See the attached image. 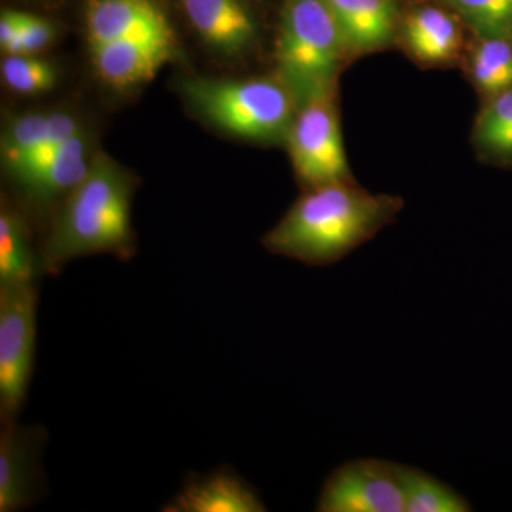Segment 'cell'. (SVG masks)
I'll return each mask as SVG.
<instances>
[{
	"label": "cell",
	"instance_id": "cell-1",
	"mask_svg": "<svg viewBox=\"0 0 512 512\" xmlns=\"http://www.w3.org/2000/svg\"><path fill=\"white\" fill-rule=\"evenodd\" d=\"M403 207L402 198L372 194L356 183L323 185L306 190L262 244L306 265H333L393 224Z\"/></svg>",
	"mask_w": 512,
	"mask_h": 512
},
{
	"label": "cell",
	"instance_id": "cell-2",
	"mask_svg": "<svg viewBox=\"0 0 512 512\" xmlns=\"http://www.w3.org/2000/svg\"><path fill=\"white\" fill-rule=\"evenodd\" d=\"M131 177L104 154L93 157L82 183L56 211L45 247L43 271L57 274L73 259L96 254L131 258L136 248L131 202Z\"/></svg>",
	"mask_w": 512,
	"mask_h": 512
},
{
	"label": "cell",
	"instance_id": "cell-3",
	"mask_svg": "<svg viewBox=\"0 0 512 512\" xmlns=\"http://www.w3.org/2000/svg\"><path fill=\"white\" fill-rule=\"evenodd\" d=\"M192 109L224 133L261 144H284L299 101L278 76L183 82Z\"/></svg>",
	"mask_w": 512,
	"mask_h": 512
},
{
	"label": "cell",
	"instance_id": "cell-4",
	"mask_svg": "<svg viewBox=\"0 0 512 512\" xmlns=\"http://www.w3.org/2000/svg\"><path fill=\"white\" fill-rule=\"evenodd\" d=\"M348 46L325 0H285L275 40L276 74L299 104L338 89Z\"/></svg>",
	"mask_w": 512,
	"mask_h": 512
},
{
	"label": "cell",
	"instance_id": "cell-5",
	"mask_svg": "<svg viewBox=\"0 0 512 512\" xmlns=\"http://www.w3.org/2000/svg\"><path fill=\"white\" fill-rule=\"evenodd\" d=\"M338 89L299 104L285 146L293 171L306 190L355 183L340 124Z\"/></svg>",
	"mask_w": 512,
	"mask_h": 512
},
{
	"label": "cell",
	"instance_id": "cell-6",
	"mask_svg": "<svg viewBox=\"0 0 512 512\" xmlns=\"http://www.w3.org/2000/svg\"><path fill=\"white\" fill-rule=\"evenodd\" d=\"M39 282L0 286V421H18L35 369Z\"/></svg>",
	"mask_w": 512,
	"mask_h": 512
},
{
	"label": "cell",
	"instance_id": "cell-7",
	"mask_svg": "<svg viewBox=\"0 0 512 512\" xmlns=\"http://www.w3.org/2000/svg\"><path fill=\"white\" fill-rule=\"evenodd\" d=\"M316 510L320 512H403L406 494L402 464L390 461H348L323 484Z\"/></svg>",
	"mask_w": 512,
	"mask_h": 512
},
{
	"label": "cell",
	"instance_id": "cell-8",
	"mask_svg": "<svg viewBox=\"0 0 512 512\" xmlns=\"http://www.w3.org/2000/svg\"><path fill=\"white\" fill-rule=\"evenodd\" d=\"M47 441L42 426L2 423L0 429V512L33 507L45 493L43 448Z\"/></svg>",
	"mask_w": 512,
	"mask_h": 512
},
{
	"label": "cell",
	"instance_id": "cell-9",
	"mask_svg": "<svg viewBox=\"0 0 512 512\" xmlns=\"http://www.w3.org/2000/svg\"><path fill=\"white\" fill-rule=\"evenodd\" d=\"M470 39L463 20L448 6L420 5L400 16L396 46L421 67L461 63Z\"/></svg>",
	"mask_w": 512,
	"mask_h": 512
},
{
	"label": "cell",
	"instance_id": "cell-10",
	"mask_svg": "<svg viewBox=\"0 0 512 512\" xmlns=\"http://www.w3.org/2000/svg\"><path fill=\"white\" fill-rule=\"evenodd\" d=\"M181 5L202 42L220 55H247L258 42V25L241 0H181Z\"/></svg>",
	"mask_w": 512,
	"mask_h": 512
},
{
	"label": "cell",
	"instance_id": "cell-11",
	"mask_svg": "<svg viewBox=\"0 0 512 512\" xmlns=\"http://www.w3.org/2000/svg\"><path fill=\"white\" fill-rule=\"evenodd\" d=\"M90 46L134 37L173 39V30L154 0H90L86 9Z\"/></svg>",
	"mask_w": 512,
	"mask_h": 512
},
{
	"label": "cell",
	"instance_id": "cell-12",
	"mask_svg": "<svg viewBox=\"0 0 512 512\" xmlns=\"http://www.w3.org/2000/svg\"><path fill=\"white\" fill-rule=\"evenodd\" d=\"M173 39L134 37L90 46L94 69L104 83L130 89L150 82L173 52Z\"/></svg>",
	"mask_w": 512,
	"mask_h": 512
},
{
	"label": "cell",
	"instance_id": "cell-13",
	"mask_svg": "<svg viewBox=\"0 0 512 512\" xmlns=\"http://www.w3.org/2000/svg\"><path fill=\"white\" fill-rule=\"evenodd\" d=\"M335 16L350 60L396 46L400 13L394 0H325Z\"/></svg>",
	"mask_w": 512,
	"mask_h": 512
},
{
	"label": "cell",
	"instance_id": "cell-14",
	"mask_svg": "<svg viewBox=\"0 0 512 512\" xmlns=\"http://www.w3.org/2000/svg\"><path fill=\"white\" fill-rule=\"evenodd\" d=\"M161 511L264 512L266 507L251 484L235 471L220 467L202 476H188Z\"/></svg>",
	"mask_w": 512,
	"mask_h": 512
},
{
	"label": "cell",
	"instance_id": "cell-15",
	"mask_svg": "<svg viewBox=\"0 0 512 512\" xmlns=\"http://www.w3.org/2000/svg\"><path fill=\"white\" fill-rule=\"evenodd\" d=\"M92 160L86 134L82 131L35 167L16 175L15 180L30 200L50 204L57 198H66L82 183L89 174Z\"/></svg>",
	"mask_w": 512,
	"mask_h": 512
},
{
	"label": "cell",
	"instance_id": "cell-16",
	"mask_svg": "<svg viewBox=\"0 0 512 512\" xmlns=\"http://www.w3.org/2000/svg\"><path fill=\"white\" fill-rule=\"evenodd\" d=\"M481 101L512 89V35H470L461 60Z\"/></svg>",
	"mask_w": 512,
	"mask_h": 512
},
{
	"label": "cell",
	"instance_id": "cell-17",
	"mask_svg": "<svg viewBox=\"0 0 512 512\" xmlns=\"http://www.w3.org/2000/svg\"><path fill=\"white\" fill-rule=\"evenodd\" d=\"M471 144L481 163L512 170V89L483 100Z\"/></svg>",
	"mask_w": 512,
	"mask_h": 512
},
{
	"label": "cell",
	"instance_id": "cell-18",
	"mask_svg": "<svg viewBox=\"0 0 512 512\" xmlns=\"http://www.w3.org/2000/svg\"><path fill=\"white\" fill-rule=\"evenodd\" d=\"M42 264L30 245L29 229L8 205L0 211V286L39 282Z\"/></svg>",
	"mask_w": 512,
	"mask_h": 512
},
{
	"label": "cell",
	"instance_id": "cell-19",
	"mask_svg": "<svg viewBox=\"0 0 512 512\" xmlns=\"http://www.w3.org/2000/svg\"><path fill=\"white\" fill-rule=\"evenodd\" d=\"M407 512H468L473 510L463 495L419 468L402 466Z\"/></svg>",
	"mask_w": 512,
	"mask_h": 512
},
{
	"label": "cell",
	"instance_id": "cell-20",
	"mask_svg": "<svg viewBox=\"0 0 512 512\" xmlns=\"http://www.w3.org/2000/svg\"><path fill=\"white\" fill-rule=\"evenodd\" d=\"M47 136L49 113L46 111H29L10 121L2 137V158L9 173L36 153L56 148L47 147Z\"/></svg>",
	"mask_w": 512,
	"mask_h": 512
},
{
	"label": "cell",
	"instance_id": "cell-21",
	"mask_svg": "<svg viewBox=\"0 0 512 512\" xmlns=\"http://www.w3.org/2000/svg\"><path fill=\"white\" fill-rule=\"evenodd\" d=\"M470 35H512V0H441Z\"/></svg>",
	"mask_w": 512,
	"mask_h": 512
},
{
	"label": "cell",
	"instance_id": "cell-22",
	"mask_svg": "<svg viewBox=\"0 0 512 512\" xmlns=\"http://www.w3.org/2000/svg\"><path fill=\"white\" fill-rule=\"evenodd\" d=\"M0 73L10 90L26 96L47 92L57 80L55 67L36 55H6Z\"/></svg>",
	"mask_w": 512,
	"mask_h": 512
},
{
	"label": "cell",
	"instance_id": "cell-23",
	"mask_svg": "<svg viewBox=\"0 0 512 512\" xmlns=\"http://www.w3.org/2000/svg\"><path fill=\"white\" fill-rule=\"evenodd\" d=\"M55 39V26L49 20L25 13L22 30L15 42L6 50V55H37Z\"/></svg>",
	"mask_w": 512,
	"mask_h": 512
},
{
	"label": "cell",
	"instance_id": "cell-24",
	"mask_svg": "<svg viewBox=\"0 0 512 512\" xmlns=\"http://www.w3.org/2000/svg\"><path fill=\"white\" fill-rule=\"evenodd\" d=\"M25 13L18 10H3L0 15V47L3 52L18 39Z\"/></svg>",
	"mask_w": 512,
	"mask_h": 512
}]
</instances>
